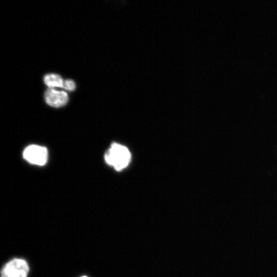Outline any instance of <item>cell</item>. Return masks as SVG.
I'll return each mask as SVG.
<instances>
[{
  "mask_svg": "<svg viewBox=\"0 0 277 277\" xmlns=\"http://www.w3.org/2000/svg\"><path fill=\"white\" fill-rule=\"evenodd\" d=\"M131 159L128 149L121 144L113 143L105 154L106 163L116 170L120 171L127 166Z\"/></svg>",
  "mask_w": 277,
  "mask_h": 277,
  "instance_id": "cell-1",
  "label": "cell"
},
{
  "mask_svg": "<svg viewBox=\"0 0 277 277\" xmlns=\"http://www.w3.org/2000/svg\"><path fill=\"white\" fill-rule=\"evenodd\" d=\"M28 272L27 263L23 259H14L4 266L1 277H27Z\"/></svg>",
  "mask_w": 277,
  "mask_h": 277,
  "instance_id": "cell-2",
  "label": "cell"
},
{
  "mask_svg": "<svg viewBox=\"0 0 277 277\" xmlns=\"http://www.w3.org/2000/svg\"><path fill=\"white\" fill-rule=\"evenodd\" d=\"M23 156L25 160L32 164L43 166L48 160V151L45 147L31 145L25 149Z\"/></svg>",
  "mask_w": 277,
  "mask_h": 277,
  "instance_id": "cell-3",
  "label": "cell"
},
{
  "mask_svg": "<svg viewBox=\"0 0 277 277\" xmlns=\"http://www.w3.org/2000/svg\"><path fill=\"white\" fill-rule=\"evenodd\" d=\"M44 97L48 105L56 108L65 106L69 100L68 95L66 92L57 91L50 88L46 91Z\"/></svg>",
  "mask_w": 277,
  "mask_h": 277,
  "instance_id": "cell-4",
  "label": "cell"
},
{
  "mask_svg": "<svg viewBox=\"0 0 277 277\" xmlns=\"http://www.w3.org/2000/svg\"><path fill=\"white\" fill-rule=\"evenodd\" d=\"M45 84L50 88L53 87L63 88L64 82L62 78L57 74L50 73L46 74L44 77Z\"/></svg>",
  "mask_w": 277,
  "mask_h": 277,
  "instance_id": "cell-5",
  "label": "cell"
},
{
  "mask_svg": "<svg viewBox=\"0 0 277 277\" xmlns=\"http://www.w3.org/2000/svg\"><path fill=\"white\" fill-rule=\"evenodd\" d=\"M76 85L74 82L71 80H66L64 82L63 88L68 91H73Z\"/></svg>",
  "mask_w": 277,
  "mask_h": 277,
  "instance_id": "cell-6",
  "label": "cell"
},
{
  "mask_svg": "<svg viewBox=\"0 0 277 277\" xmlns=\"http://www.w3.org/2000/svg\"><path fill=\"white\" fill-rule=\"evenodd\" d=\"M82 277H87V276H82Z\"/></svg>",
  "mask_w": 277,
  "mask_h": 277,
  "instance_id": "cell-7",
  "label": "cell"
}]
</instances>
